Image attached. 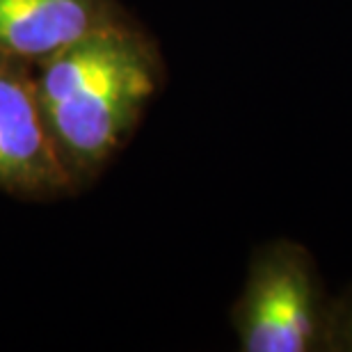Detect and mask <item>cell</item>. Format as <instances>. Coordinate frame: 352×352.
Returning <instances> with one entry per match:
<instances>
[{
    "mask_svg": "<svg viewBox=\"0 0 352 352\" xmlns=\"http://www.w3.org/2000/svg\"><path fill=\"white\" fill-rule=\"evenodd\" d=\"M325 352H352V286L332 298Z\"/></svg>",
    "mask_w": 352,
    "mask_h": 352,
    "instance_id": "obj_5",
    "label": "cell"
},
{
    "mask_svg": "<svg viewBox=\"0 0 352 352\" xmlns=\"http://www.w3.org/2000/svg\"><path fill=\"white\" fill-rule=\"evenodd\" d=\"M133 21L117 0H0V53L37 65Z\"/></svg>",
    "mask_w": 352,
    "mask_h": 352,
    "instance_id": "obj_4",
    "label": "cell"
},
{
    "mask_svg": "<svg viewBox=\"0 0 352 352\" xmlns=\"http://www.w3.org/2000/svg\"><path fill=\"white\" fill-rule=\"evenodd\" d=\"M332 298L314 254L291 238L252 252L243 291L231 307L243 352H325Z\"/></svg>",
    "mask_w": 352,
    "mask_h": 352,
    "instance_id": "obj_2",
    "label": "cell"
},
{
    "mask_svg": "<svg viewBox=\"0 0 352 352\" xmlns=\"http://www.w3.org/2000/svg\"><path fill=\"white\" fill-rule=\"evenodd\" d=\"M0 190L51 201L80 188L48 129L34 62L0 53Z\"/></svg>",
    "mask_w": 352,
    "mask_h": 352,
    "instance_id": "obj_3",
    "label": "cell"
},
{
    "mask_svg": "<svg viewBox=\"0 0 352 352\" xmlns=\"http://www.w3.org/2000/svg\"><path fill=\"white\" fill-rule=\"evenodd\" d=\"M34 74L48 129L80 188L131 142L167 80L160 48L138 21L37 62Z\"/></svg>",
    "mask_w": 352,
    "mask_h": 352,
    "instance_id": "obj_1",
    "label": "cell"
}]
</instances>
